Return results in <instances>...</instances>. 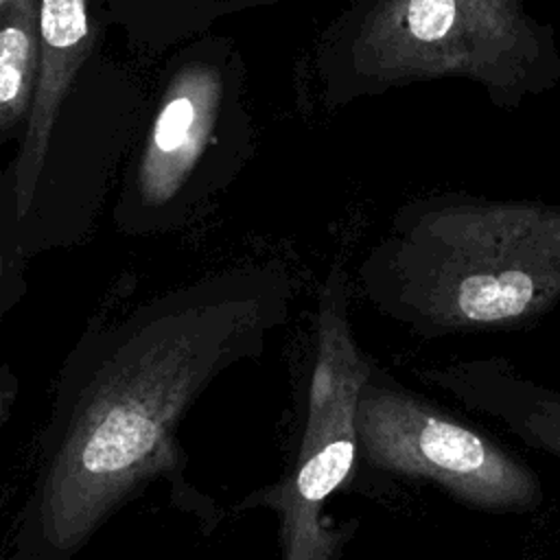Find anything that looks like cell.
<instances>
[{
    "mask_svg": "<svg viewBox=\"0 0 560 560\" xmlns=\"http://www.w3.org/2000/svg\"><path fill=\"white\" fill-rule=\"evenodd\" d=\"M317 72L328 107L459 79L512 112L560 85V42L527 0H350L317 44Z\"/></svg>",
    "mask_w": 560,
    "mask_h": 560,
    "instance_id": "cell-3",
    "label": "cell"
},
{
    "mask_svg": "<svg viewBox=\"0 0 560 560\" xmlns=\"http://www.w3.org/2000/svg\"><path fill=\"white\" fill-rule=\"evenodd\" d=\"M13 166L0 173V326L26 291V249Z\"/></svg>",
    "mask_w": 560,
    "mask_h": 560,
    "instance_id": "cell-9",
    "label": "cell"
},
{
    "mask_svg": "<svg viewBox=\"0 0 560 560\" xmlns=\"http://www.w3.org/2000/svg\"><path fill=\"white\" fill-rule=\"evenodd\" d=\"M372 374L350 326V289L341 262H332L317 295L315 346L306 418L289 470L243 499L241 508H267L278 516L282 560H332L339 534L324 527L328 497L348 479L357 457V402Z\"/></svg>",
    "mask_w": 560,
    "mask_h": 560,
    "instance_id": "cell-5",
    "label": "cell"
},
{
    "mask_svg": "<svg viewBox=\"0 0 560 560\" xmlns=\"http://www.w3.org/2000/svg\"><path fill=\"white\" fill-rule=\"evenodd\" d=\"M527 411L523 420L527 440L560 455V398L542 396L534 400Z\"/></svg>",
    "mask_w": 560,
    "mask_h": 560,
    "instance_id": "cell-10",
    "label": "cell"
},
{
    "mask_svg": "<svg viewBox=\"0 0 560 560\" xmlns=\"http://www.w3.org/2000/svg\"><path fill=\"white\" fill-rule=\"evenodd\" d=\"M39 61V0H13L0 11V140L24 133Z\"/></svg>",
    "mask_w": 560,
    "mask_h": 560,
    "instance_id": "cell-8",
    "label": "cell"
},
{
    "mask_svg": "<svg viewBox=\"0 0 560 560\" xmlns=\"http://www.w3.org/2000/svg\"><path fill=\"white\" fill-rule=\"evenodd\" d=\"M265 2H273V0H214V4H217L219 9H241V7L265 4Z\"/></svg>",
    "mask_w": 560,
    "mask_h": 560,
    "instance_id": "cell-12",
    "label": "cell"
},
{
    "mask_svg": "<svg viewBox=\"0 0 560 560\" xmlns=\"http://www.w3.org/2000/svg\"><path fill=\"white\" fill-rule=\"evenodd\" d=\"M291 298L284 269L247 265L94 319L61 363L0 560H74L114 512L177 472L186 411L262 352Z\"/></svg>",
    "mask_w": 560,
    "mask_h": 560,
    "instance_id": "cell-1",
    "label": "cell"
},
{
    "mask_svg": "<svg viewBox=\"0 0 560 560\" xmlns=\"http://www.w3.org/2000/svg\"><path fill=\"white\" fill-rule=\"evenodd\" d=\"M11 2H13V0H0V11H2V9H4V7H9V4H11Z\"/></svg>",
    "mask_w": 560,
    "mask_h": 560,
    "instance_id": "cell-13",
    "label": "cell"
},
{
    "mask_svg": "<svg viewBox=\"0 0 560 560\" xmlns=\"http://www.w3.org/2000/svg\"><path fill=\"white\" fill-rule=\"evenodd\" d=\"M357 446L374 468L431 479L477 508L525 510L540 497L529 468L374 370L357 402Z\"/></svg>",
    "mask_w": 560,
    "mask_h": 560,
    "instance_id": "cell-6",
    "label": "cell"
},
{
    "mask_svg": "<svg viewBox=\"0 0 560 560\" xmlns=\"http://www.w3.org/2000/svg\"><path fill=\"white\" fill-rule=\"evenodd\" d=\"M90 46V0H39V83L20 151L11 164L22 219L31 210L55 122Z\"/></svg>",
    "mask_w": 560,
    "mask_h": 560,
    "instance_id": "cell-7",
    "label": "cell"
},
{
    "mask_svg": "<svg viewBox=\"0 0 560 560\" xmlns=\"http://www.w3.org/2000/svg\"><path fill=\"white\" fill-rule=\"evenodd\" d=\"M241 63L225 42H197L155 103L116 221L129 232L177 225L221 186L245 131Z\"/></svg>",
    "mask_w": 560,
    "mask_h": 560,
    "instance_id": "cell-4",
    "label": "cell"
},
{
    "mask_svg": "<svg viewBox=\"0 0 560 560\" xmlns=\"http://www.w3.org/2000/svg\"><path fill=\"white\" fill-rule=\"evenodd\" d=\"M359 282L422 337L529 324L560 304V206L462 190L413 197L363 258Z\"/></svg>",
    "mask_w": 560,
    "mask_h": 560,
    "instance_id": "cell-2",
    "label": "cell"
},
{
    "mask_svg": "<svg viewBox=\"0 0 560 560\" xmlns=\"http://www.w3.org/2000/svg\"><path fill=\"white\" fill-rule=\"evenodd\" d=\"M18 394H20L18 374L11 370V365L2 363V365H0V438H2L4 427H7L9 420H11V413H13Z\"/></svg>",
    "mask_w": 560,
    "mask_h": 560,
    "instance_id": "cell-11",
    "label": "cell"
}]
</instances>
